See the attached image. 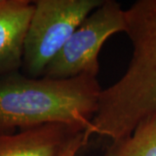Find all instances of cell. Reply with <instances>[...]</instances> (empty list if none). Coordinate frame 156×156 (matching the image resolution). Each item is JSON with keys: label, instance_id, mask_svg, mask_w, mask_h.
Wrapping results in <instances>:
<instances>
[{"label": "cell", "instance_id": "4", "mask_svg": "<svg viewBox=\"0 0 156 156\" xmlns=\"http://www.w3.org/2000/svg\"><path fill=\"white\" fill-rule=\"evenodd\" d=\"M126 29L125 10L116 1L104 0L73 32L43 76L54 79L82 75L97 76L101 47L111 36L125 33Z\"/></svg>", "mask_w": 156, "mask_h": 156}, {"label": "cell", "instance_id": "7", "mask_svg": "<svg viewBox=\"0 0 156 156\" xmlns=\"http://www.w3.org/2000/svg\"><path fill=\"white\" fill-rule=\"evenodd\" d=\"M103 156H156V113L142 120L130 134L111 140Z\"/></svg>", "mask_w": 156, "mask_h": 156}, {"label": "cell", "instance_id": "1", "mask_svg": "<svg viewBox=\"0 0 156 156\" xmlns=\"http://www.w3.org/2000/svg\"><path fill=\"white\" fill-rule=\"evenodd\" d=\"M133 52L122 76L101 89L98 108L85 135L110 140L130 134L156 113V0H138L125 10Z\"/></svg>", "mask_w": 156, "mask_h": 156}, {"label": "cell", "instance_id": "5", "mask_svg": "<svg viewBox=\"0 0 156 156\" xmlns=\"http://www.w3.org/2000/svg\"><path fill=\"white\" fill-rule=\"evenodd\" d=\"M81 132L64 124H47L16 134L0 133V156H61Z\"/></svg>", "mask_w": 156, "mask_h": 156}, {"label": "cell", "instance_id": "6", "mask_svg": "<svg viewBox=\"0 0 156 156\" xmlns=\"http://www.w3.org/2000/svg\"><path fill=\"white\" fill-rule=\"evenodd\" d=\"M33 1L0 0V76L22 68L23 44Z\"/></svg>", "mask_w": 156, "mask_h": 156}, {"label": "cell", "instance_id": "3", "mask_svg": "<svg viewBox=\"0 0 156 156\" xmlns=\"http://www.w3.org/2000/svg\"><path fill=\"white\" fill-rule=\"evenodd\" d=\"M104 0H36L23 44L21 72L41 77L73 32Z\"/></svg>", "mask_w": 156, "mask_h": 156}, {"label": "cell", "instance_id": "2", "mask_svg": "<svg viewBox=\"0 0 156 156\" xmlns=\"http://www.w3.org/2000/svg\"><path fill=\"white\" fill-rule=\"evenodd\" d=\"M97 76L30 77L20 70L0 76V133L47 124L87 131L101 92Z\"/></svg>", "mask_w": 156, "mask_h": 156}, {"label": "cell", "instance_id": "8", "mask_svg": "<svg viewBox=\"0 0 156 156\" xmlns=\"http://www.w3.org/2000/svg\"><path fill=\"white\" fill-rule=\"evenodd\" d=\"M89 141V139L85 135V131L81 132L72 140L61 156H76L78 151L83 147Z\"/></svg>", "mask_w": 156, "mask_h": 156}]
</instances>
